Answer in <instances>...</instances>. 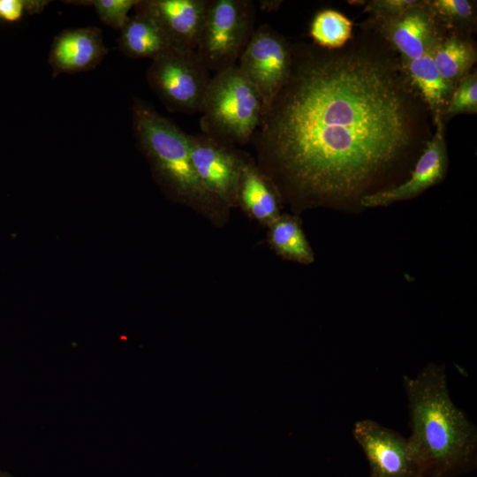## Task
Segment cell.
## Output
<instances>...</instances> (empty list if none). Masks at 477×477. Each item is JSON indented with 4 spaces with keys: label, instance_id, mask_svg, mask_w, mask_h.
Here are the masks:
<instances>
[{
    "label": "cell",
    "instance_id": "cell-1",
    "mask_svg": "<svg viewBox=\"0 0 477 477\" xmlns=\"http://www.w3.org/2000/svg\"><path fill=\"white\" fill-rule=\"evenodd\" d=\"M362 26L340 49L292 44L289 75L251 140L257 166L281 198L361 195L433 135L399 56Z\"/></svg>",
    "mask_w": 477,
    "mask_h": 477
},
{
    "label": "cell",
    "instance_id": "cell-2",
    "mask_svg": "<svg viewBox=\"0 0 477 477\" xmlns=\"http://www.w3.org/2000/svg\"><path fill=\"white\" fill-rule=\"evenodd\" d=\"M411 434L408 439L424 477H456L473 470L477 428L452 401L445 367L428 363L405 375Z\"/></svg>",
    "mask_w": 477,
    "mask_h": 477
},
{
    "label": "cell",
    "instance_id": "cell-3",
    "mask_svg": "<svg viewBox=\"0 0 477 477\" xmlns=\"http://www.w3.org/2000/svg\"><path fill=\"white\" fill-rule=\"evenodd\" d=\"M132 111L135 139L166 195L204 214L224 211L227 208L204 188L194 170L188 134L139 99Z\"/></svg>",
    "mask_w": 477,
    "mask_h": 477
},
{
    "label": "cell",
    "instance_id": "cell-4",
    "mask_svg": "<svg viewBox=\"0 0 477 477\" xmlns=\"http://www.w3.org/2000/svg\"><path fill=\"white\" fill-rule=\"evenodd\" d=\"M264 105L256 88L238 65L215 73L201 106V132L245 145L259 127Z\"/></svg>",
    "mask_w": 477,
    "mask_h": 477
},
{
    "label": "cell",
    "instance_id": "cell-5",
    "mask_svg": "<svg viewBox=\"0 0 477 477\" xmlns=\"http://www.w3.org/2000/svg\"><path fill=\"white\" fill-rule=\"evenodd\" d=\"M250 0H208L196 53L215 73L236 64L254 32Z\"/></svg>",
    "mask_w": 477,
    "mask_h": 477
},
{
    "label": "cell",
    "instance_id": "cell-6",
    "mask_svg": "<svg viewBox=\"0 0 477 477\" xmlns=\"http://www.w3.org/2000/svg\"><path fill=\"white\" fill-rule=\"evenodd\" d=\"M195 50L173 48L152 60L147 81L170 112H201L211 79Z\"/></svg>",
    "mask_w": 477,
    "mask_h": 477
},
{
    "label": "cell",
    "instance_id": "cell-7",
    "mask_svg": "<svg viewBox=\"0 0 477 477\" xmlns=\"http://www.w3.org/2000/svg\"><path fill=\"white\" fill-rule=\"evenodd\" d=\"M194 170L204 188L224 207L238 204L241 171L249 156L216 137L188 134Z\"/></svg>",
    "mask_w": 477,
    "mask_h": 477
},
{
    "label": "cell",
    "instance_id": "cell-8",
    "mask_svg": "<svg viewBox=\"0 0 477 477\" xmlns=\"http://www.w3.org/2000/svg\"><path fill=\"white\" fill-rule=\"evenodd\" d=\"M292 54V44L263 25L254 30L238 58V67L258 91L264 111L289 75Z\"/></svg>",
    "mask_w": 477,
    "mask_h": 477
},
{
    "label": "cell",
    "instance_id": "cell-9",
    "mask_svg": "<svg viewBox=\"0 0 477 477\" xmlns=\"http://www.w3.org/2000/svg\"><path fill=\"white\" fill-rule=\"evenodd\" d=\"M352 435L369 466V477H424L408 439L372 419L356 421Z\"/></svg>",
    "mask_w": 477,
    "mask_h": 477
},
{
    "label": "cell",
    "instance_id": "cell-10",
    "mask_svg": "<svg viewBox=\"0 0 477 477\" xmlns=\"http://www.w3.org/2000/svg\"><path fill=\"white\" fill-rule=\"evenodd\" d=\"M362 26L375 31L405 60H414L428 54L448 32L435 18L428 0H417L394 17L369 19Z\"/></svg>",
    "mask_w": 477,
    "mask_h": 477
},
{
    "label": "cell",
    "instance_id": "cell-11",
    "mask_svg": "<svg viewBox=\"0 0 477 477\" xmlns=\"http://www.w3.org/2000/svg\"><path fill=\"white\" fill-rule=\"evenodd\" d=\"M434 126L433 135L420 155L411 177L393 187L362 197L360 199L362 207H383L413 199L444 178L448 165L445 123L439 118L434 123Z\"/></svg>",
    "mask_w": 477,
    "mask_h": 477
},
{
    "label": "cell",
    "instance_id": "cell-12",
    "mask_svg": "<svg viewBox=\"0 0 477 477\" xmlns=\"http://www.w3.org/2000/svg\"><path fill=\"white\" fill-rule=\"evenodd\" d=\"M208 0H139L134 10L150 16L174 48L195 50Z\"/></svg>",
    "mask_w": 477,
    "mask_h": 477
},
{
    "label": "cell",
    "instance_id": "cell-13",
    "mask_svg": "<svg viewBox=\"0 0 477 477\" xmlns=\"http://www.w3.org/2000/svg\"><path fill=\"white\" fill-rule=\"evenodd\" d=\"M107 52L101 29L95 26L73 28L55 37L49 62L54 75L72 74L94 69Z\"/></svg>",
    "mask_w": 477,
    "mask_h": 477
},
{
    "label": "cell",
    "instance_id": "cell-14",
    "mask_svg": "<svg viewBox=\"0 0 477 477\" xmlns=\"http://www.w3.org/2000/svg\"><path fill=\"white\" fill-rule=\"evenodd\" d=\"M280 198L275 186L249 157L241 171L238 204L255 220L270 224L280 216Z\"/></svg>",
    "mask_w": 477,
    "mask_h": 477
},
{
    "label": "cell",
    "instance_id": "cell-15",
    "mask_svg": "<svg viewBox=\"0 0 477 477\" xmlns=\"http://www.w3.org/2000/svg\"><path fill=\"white\" fill-rule=\"evenodd\" d=\"M433 49L414 60L399 58L411 86L427 107L434 125L437 119H443L453 89L440 75L433 59Z\"/></svg>",
    "mask_w": 477,
    "mask_h": 477
},
{
    "label": "cell",
    "instance_id": "cell-16",
    "mask_svg": "<svg viewBox=\"0 0 477 477\" xmlns=\"http://www.w3.org/2000/svg\"><path fill=\"white\" fill-rule=\"evenodd\" d=\"M117 44L128 57L152 60L174 48L168 35L153 19L136 10L120 30Z\"/></svg>",
    "mask_w": 477,
    "mask_h": 477
},
{
    "label": "cell",
    "instance_id": "cell-17",
    "mask_svg": "<svg viewBox=\"0 0 477 477\" xmlns=\"http://www.w3.org/2000/svg\"><path fill=\"white\" fill-rule=\"evenodd\" d=\"M432 56L440 75L454 89L476 63V45L471 34L448 31L434 48Z\"/></svg>",
    "mask_w": 477,
    "mask_h": 477
},
{
    "label": "cell",
    "instance_id": "cell-18",
    "mask_svg": "<svg viewBox=\"0 0 477 477\" xmlns=\"http://www.w3.org/2000/svg\"><path fill=\"white\" fill-rule=\"evenodd\" d=\"M269 226V242L279 255L302 264L314 261L313 250L297 219L279 216Z\"/></svg>",
    "mask_w": 477,
    "mask_h": 477
},
{
    "label": "cell",
    "instance_id": "cell-19",
    "mask_svg": "<svg viewBox=\"0 0 477 477\" xmlns=\"http://www.w3.org/2000/svg\"><path fill=\"white\" fill-rule=\"evenodd\" d=\"M309 34L314 43L319 47L340 49L352 36V22L336 10H322L314 17Z\"/></svg>",
    "mask_w": 477,
    "mask_h": 477
},
{
    "label": "cell",
    "instance_id": "cell-20",
    "mask_svg": "<svg viewBox=\"0 0 477 477\" xmlns=\"http://www.w3.org/2000/svg\"><path fill=\"white\" fill-rule=\"evenodd\" d=\"M438 23L446 31L471 34L476 26V2L469 0H428Z\"/></svg>",
    "mask_w": 477,
    "mask_h": 477
},
{
    "label": "cell",
    "instance_id": "cell-21",
    "mask_svg": "<svg viewBox=\"0 0 477 477\" xmlns=\"http://www.w3.org/2000/svg\"><path fill=\"white\" fill-rule=\"evenodd\" d=\"M477 112V72H470L453 89L450 101L443 114V120L458 114Z\"/></svg>",
    "mask_w": 477,
    "mask_h": 477
},
{
    "label": "cell",
    "instance_id": "cell-22",
    "mask_svg": "<svg viewBox=\"0 0 477 477\" xmlns=\"http://www.w3.org/2000/svg\"><path fill=\"white\" fill-rule=\"evenodd\" d=\"M139 0H95L92 1L95 11L106 26L121 30L129 19L128 12Z\"/></svg>",
    "mask_w": 477,
    "mask_h": 477
},
{
    "label": "cell",
    "instance_id": "cell-23",
    "mask_svg": "<svg viewBox=\"0 0 477 477\" xmlns=\"http://www.w3.org/2000/svg\"><path fill=\"white\" fill-rule=\"evenodd\" d=\"M416 0H375L366 4L369 19H385L401 14L413 6Z\"/></svg>",
    "mask_w": 477,
    "mask_h": 477
},
{
    "label": "cell",
    "instance_id": "cell-24",
    "mask_svg": "<svg viewBox=\"0 0 477 477\" xmlns=\"http://www.w3.org/2000/svg\"><path fill=\"white\" fill-rule=\"evenodd\" d=\"M25 9L26 1L0 0V16L8 21L19 19Z\"/></svg>",
    "mask_w": 477,
    "mask_h": 477
},
{
    "label": "cell",
    "instance_id": "cell-25",
    "mask_svg": "<svg viewBox=\"0 0 477 477\" xmlns=\"http://www.w3.org/2000/svg\"><path fill=\"white\" fill-rule=\"evenodd\" d=\"M260 3L261 4V6H262V9H264V10H273V9H275L276 5H277V6L280 5V4L282 2H280V1H277V2L276 1H261Z\"/></svg>",
    "mask_w": 477,
    "mask_h": 477
},
{
    "label": "cell",
    "instance_id": "cell-26",
    "mask_svg": "<svg viewBox=\"0 0 477 477\" xmlns=\"http://www.w3.org/2000/svg\"><path fill=\"white\" fill-rule=\"evenodd\" d=\"M0 477H12V476L6 472L0 471Z\"/></svg>",
    "mask_w": 477,
    "mask_h": 477
}]
</instances>
